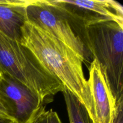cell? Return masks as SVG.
<instances>
[{
	"mask_svg": "<svg viewBox=\"0 0 123 123\" xmlns=\"http://www.w3.org/2000/svg\"><path fill=\"white\" fill-rule=\"evenodd\" d=\"M92 99L93 123H114L117 111V101L97 60L89 66L87 80Z\"/></svg>",
	"mask_w": 123,
	"mask_h": 123,
	"instance_id": "cell-7",
	"label": "cell"
},
{
	"mask_svg": "<svg viewBox=\"0 0 123 123\" xmlns=\"http://www.w3.org/2000/svg\"><path fill=\"white\" fill-rule=\"evenodd\" d=\"M0 115L10 118L9 117H8V113H7L6 108H4V106L2 104V103H1V101H0Z\"/></svg>",
	"mask_w": 123,
	"mask_h": 123,
	"instance_id": "cell-13",
	"label": "cell"
},
{
	"mask_svg": "<svg viewBox=\"0 0 123 123\" xmlns=\"http://www.w3.org/2000/svg\"><path fill=\"white\" fill-rule=\"evenodd\" d=\"M30 1L0 0V32L20 42L26 20L25 8Z\"/></svg>",
	"mask_w": 123,
	"mask_h": 123,
	"instance_id": "cell-8",
	"label": "cell"
},
{
	"mask_svg": "<svg viewBox=\"0 0 123 123\" xmlns=\"http://www.w3.org/2000/svg\"><path fill=\"white\" fill-rule=\"evenodd\" d=\"M62 92L70 123H93L86 108L72 92L65 87Z\"/></svg>",
	"mask_w": 123,
	"mask_h": 123,
	"instance_id": "cell-9",
	"label": "cell"
},
{
	"mask_svg": "<svg viewBox=\"0 0 123 123\" xmlns=\"http://www.w3.org/2000/svg\"><path fill=\"white\" fill-rule=\"evenodd\" d=\"M0 101L16 123H31L45 109L37 94L6 73H0Z\"/></svg>",
	"mask_w": 123,
	"mask_h": 123,
	"instance_id": "cell-6",
	"label": "cell"
},
{
	"mask_svg": "<svg viewBox=\"0 0 123 123\" xmlns=\"http://www.w3.org/2000/svg\"><path fill=\"white\" fill-rule=\"evenodd\" d=\"M0 123H16L14 120L6 117L0 115Z\"/></svg>",
	"mask_w": 123,
	"mask_h": 123,
	"instance_id": "cell-12",
	"label": "cell"
},
{
	"mask_svg": "<svg viewBox=\"0 0 123 123\" xmlns=\"http://www.w3.org/2000/svg\"><path fill=\"white\" fill-rule=\"evenodd\" d=\"M0 73H6L37 94L47 104L64 89L63 84L52 75L36 56L20 42L0 32Z\"/></svg>",
	"mask_w": 123,
	"mask_h": 123,
	"instance_id": "cell-2",
	"label": "cell"
},
{
	"mask_svg": "<svg viewBox=\"0 0 123 123\" xmlns=\"http://www.w3.org/2000/svg\"><path fill=\"white\" fill-rule=\"evenodd\" d=\"M26 20L45 30L73 50L83 62L93 57L63 12L50 1H30L25 8Z\"/></svg>",
	"mask_w": 123,
	"mask_h": 123,
	"instance_id": "cell-4",
	"label": "cell"
},
{
	"mask_svg": "<svg viewBox=\"0 0 123 123\" xmlns=\"http://www.w3.org/2000/svg\"><path fill=\"white\" fill-rule=\"evenodd\" d=\"M20 43L79 100L91 118L92 99L81 59L62 42L28 20L22 29Z\"/></svg>",
	"mask_w": 123,
	"mask_h": 123,
	"instance_id": "cell-1",
	"label": "cell"
},
{
	"mask_svg": "<svg viewBox=\"0 0 123 123\" xmlns=\"http://www.w3.org/2000/svg\"><path fill=\"white\" fill-rule=\"evenodd\" d=\"M50 1L63 12L80 38L84 28L97 23L113 21L123 27V7L115 1Z\"/></svg>",
	"mask_w": 123,
	"mask_h": 123,
	"instance_id": "cell-5",
	"label": "cell"
},
{
	"mask_svg": "<svg viewBox=\"0 0 123 123\" xmlns=\"http://www.w3.org/2000/svg\"><path fill=\"white\" fill-rule=\"evenodd\" d=\"M31 123H62L57 113L52 109L42 111Z\"/></svg>",
	"mask_w": 123,
	"mask_h": 123,
	"instance_id": "cell-10",
	"label": "cell"
},
{
	"mask_svg": "<svg viewBox=\"0 0 123 123\" xmlns=\"http://www.w3.org/2000/svg\"><path fill=\"white\" fill-rule=\"evenodd\" d=\"M123 96L117 101V111L114 123H123Z\"/></svg>",
	"mask_w": 123,
	"mask_h": 123,
	"instance_id": "cell-11",
	"label": "cell"
},
{
	"mask_svg": "<svg viewBox=\"0 0 123 123\" xmlns=\"http://www.w3.org/2000/svg\"><path fill=\"white\" fill-rule=\"evenodd\" d=\"M80 38L104 73L116 101L123 97V27L113 21L86 26Z\"/></svg>",
	"mask_w": 123,
	"mask_h": 123,
	"instance_id": "cell-3",
	"label": "cell"
}]
</instances>
